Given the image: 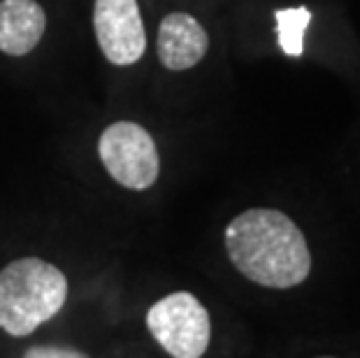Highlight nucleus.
<instances>
[{
    "label": "nucleus",
    "instance_id": "nucleus-1",
    "mask_svg": "<svg viewBox=\"0 0 360 358\" xmlns=\"http://www.w3.org/2000/svg\"><path fill=\"white\" fill-rule=\"evenodd\" d=\"M226 251L244 277L265 288H293L311 272V251L295 221L279 210L251 207L226 226Z\"/></svg>",
    "mask_w": 360,
    "mask_h": 358
},
{
    "label": "nucleus",
    "instance_id": "nucleus-2",
    "mask_svg": "<svg viewBox=\"0 0 360 358\" xmlns=\"http://www.w3.org/2000/svg\"><path fill=\"white\" fill-rule=\"evenodd\" d=\"M68 277L44 258L26 256L0 270V331L12 338L35 333L63 309Z\"/></svg>",
    "mask_w": 360,
    "mask_h": 358
},
{
    "label": "nucleus",
    "instance_id": "nucleus-3",
    "mask_svg": "<svg viewBox=\"0 0 360 358\" xmlns=\"http://www.w3.org/2000/svg\"><path fill=\"white\" fill-rule=\"evenodd\" d=\"M144 321L151 338L172 358H202L210 347V312L188 291H177L156 300Z\"/></svg>",
    "mask_w": 360,
    "mask_h": 358
},
{
    "label": "nucleus",
    "instance_id": "nucleus-4",
    "mask_svg": "<svg viewBox=\"0 0 360 358\" xmlns=\"http://www.w3.org/2000/svg\"><path fill=\"white\" fill-rule=\"evenodd\" d=\"M98 156L110 177L130 191H147L160 174V156L147 128L133 121L107 126L98 140Z\"/></svg>",
    "mask_w": 360,
    "mask_h": 358
},
{
    "label": "nucleus",
    "instance_id": "nucleus-5",
    "mask_svg": "<svg viewBox=\"0 0 360 358\" xmlns=\"http://www.w3.org/2000/svg\"><path fill=\"white\" fill-rule=\"evenodd\" d=\"M94 30L98 47L112 65H133L147 51V30L137 0H96Z\"/></svg>",
    "mask_w": 360,
    "mask_h": 358
},
{
    "label": "nucleus",
    "instance_id": "nucleus-6",
    "mask_svg": "<svg viewBox=\"0 0 360 358\" xmlns=\"http://www.w3.org/2000/svg\"><path fill=\"white\" fill-rule=\"evenodd\" d=\"M156 49L165 70L181 72L205 58L210 49V35L195 17L186 12H170L158 24Z\"/></svg>",
    "mask_w": 360,
    "mask_h": 358
},
{
    "label": "nucleus",
    "instance_id": "nucleus-7",
    "mask_svg": "<svg viewBox=\"0 0 360 358\" xmlns=\"http://www.w3.org/2000/svg\"><path fill=\"white\" fill-rule=\"evenodd\" d=\"M47 14L35 0H0V51L26 56L40 44Z\"/></svg>",
    "mask_w": 360,
    "mask_h": 358
},
{
    "label": "nucleus",
    "instance_id": "nucleus-8",
    "mask_svg": "<svg viewBox=\"0 0 360 358\" xmlns=\"http://www.w3.org/2000/svg\"><path fill=\"white\" fill-rule=\"evenodd\" d=\"M277 19V35H279V47L283 54L290 58L302 56L304 51V30H307L311 21V12L307 7H286L274 14Z\"/></svg>",
    "mask_w": 360,
    "mask_h": 358
},
{
    "label": "nucleus",
    "instance_id": "nucleus-9",
    "mask_svg": "<svg viewBox=\"0 0 360 358\" xmlns=\"http://www.w3.org/2000/svg\"><path fill=\"white\" fill-rule=\"evenodd\" d=\"M21 358H91L79 349L72 347H58V345H37L26 349V354Z\"/></svg>",
    "mask_w": 360,
    "mask_h": 358
},
{
    "label": "nucleus",
    "instance_id": "nucleus-10",
    "mask_svg": "<svg viewBox=\"0 0 360 358\" xmlns=\"http://www.w3.org/2000/svg\"><path fill=\"white\" fill-rule=\"evenodd\" d=\"M319 358H333V356H319Z\"/></svg>",
    "mask_w": 360,
    "mask_h": 358
}]
</instances>
